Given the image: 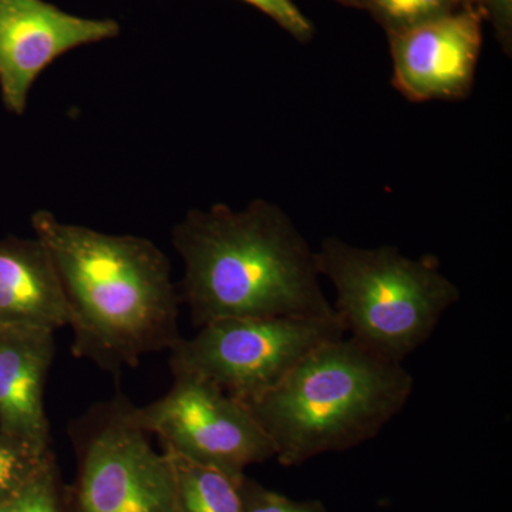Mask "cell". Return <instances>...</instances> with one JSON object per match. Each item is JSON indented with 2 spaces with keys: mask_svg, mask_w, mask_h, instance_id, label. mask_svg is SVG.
Segmentation results:
<instances>
[{
  "mask_svg": "<svg viewBox=\"0 0 512 512\" xmlns=\"http://www.w3.org/2000/svg\"><path fill=\"white\" fill-rule=\"evenodd\" d=\"M32 227L59 276L74 357L120 375L181 339L180 292L153 241L67 224L50 211L35 212Z\"/></svg>",
  "mask_w": 512,
  "mask_h": 512,
  "instance_id": "6da1fadb",
  "label": "cell"
},
{
  "mask_svg": "<svg viewBox=\"0 0 512 512\" xmlns=\"http://www.w3.org/2000/svg\"><path fill=\"white\" fill-rule=\"evenodd\" d=\"M171 242L184 265L180 298L198 329L222 319L338 318L315 251L272 202L188 211Z\"/></svg>",
  "mask_w": 512,
  "mask_h": 512,
  "instance_id": "7a4b0ae2",
  "label": "cell"
},
{
  "mask_svg": "<svg viewBox=\"0 0 512 512\" xmlns=\"http://www.w3.org/2000/svg\"><path fill=\"white\" fill-rule=\"evenodd\" d=\"M412 373L343 338L309 353L271 392L248 404L275 458L295 467L372 440L410 400Z\"/></svg>",
  "mask_w": 512,
  "mask_h": 512,
  "instance_id": "3957f363",
  "label": "cell"
},
{
  "mask_svg": "<svg viewBox=\"0 0 512 512\" xmlns=\"http://www.w3.org/2000/svg\"><path fill=\"white\" fill-rule=\"evenodd\" d=\"M315 254L348 338L392 362L423 346L461 298L434 256L410 258L389 245L355 247L335 237L323 239Z\"/></svg>",
  "mask_w": 512,
  "mask_h": 512,
  "instance_id": "277c9868",
  "label": "cell"
},
{
  "mask_svg": "<svg viewBox=\"0 0 512 512\" xmlns=\"http://www.w3.org/2000/svg\"><path fill=\"white\" fill-rule=\"evenodd\" d=\"M123 393L69 424L77 477L66 487V512H180L173 467L151 446Z\"/></svg>",
  "mask_w": 512,
  "mask_h": 512,
  "instance_id": "5b68a950",
  "label": "cell"
},
{
  "mask_svg": "<svg viewBox=\"0 0 512 512\" xmlns=\"http://www.w3.org/2000/svg\"><path fill=\"white\" fill-rule=\"evenodd\" d=\"M345 335L338 318L215 320L178 340L168 362L173 376L201 377L248 406L313 350Z\"/></svg>",
  "mask_w": 512,
  "mask_h": 512,
  "instance_id": "8992f818",
  "label": "cell"
},
{
  "mask_svg": "<svg viewBox=\"0 0 512 512\" xmlns=\"http://www.w3.org/2000/svg\"><path fill=\"white\" fill-rule=\"evenodd\" d=\"M134 413L164 450L234 478L245 476L252 464L275 458L271 440L247 404L201 377L175 375L163 397L136 406Z\"/></svg>",
  "mask_w": 512,
  "mask_h": 512,
  "instance_id": "52a82bcc",
  "label": "cell"
},
{
  "mask_svg": "<svg viewBox=\"0 0 512 512\" xmlns=\"http://www.w3.org/2000/svg\"><path fill=\"white\" fill-rule=\"evenodd\" d=\"M113 19L64 12L45 0H0V96L9 113L22 116L29 93L56 59L76 47L119 36Z\"/></svg>",
  "mask_w": 512,
  "mask_h": 512,
  "instance_id": "ba28073f",
  "label": "cell"
},
{
  "mask_svg": "<svg viewBox=\"0 0 512 512\" xmlns=\"http://www.w3.org/2000/svg\"><path fill=\"white\" fill-rule=\"evenodd\" d=\"M481 46V15L473 8L393 33V86L413 103L464 99L474 86Z\"/></svg>",
  "mask_w": 512,
  "mask_h": 512,
  "instance_id": "9c48e42d",
  "label": "cell"
},
{
  "mask_svg": "<svg viewBox=\"0 0 512 512\" xmlns=\"http://www.w3.org/2000/svg\"><path fill=\"white\" fill-rule=\"evenodd\" d=\"M55 332L0 328V434L50 450L45 387L55 359Z\"/></svg>",
  "mask_w": 512,
  "mask_h": 512,
  "instance_id": "30bf717a",
  "label": "cell"
},
{
  "mask_svg": "<svg viewBox=\"0 0 512 512\" xmlns=\"http://www.w3.org/2000/svg\"><path fill=\"white\" fill-rule=\"evenodd\" d=\"M67 326L59 276L39 238L0 239V328Z\"/></svg>",
  "mask_w": 512,
  "mask_h": 512,
  "instance_id": "8fae6325",
  "label": "cell"
},
{
  "mask_svg": "<svg viewBox=\"0 0 512 512\" xmlns=\"http://www.w3.org/2000/svg\"><path fill=\"white\" fill-rule=\"evenodd\" d=\"M173 467L180 512H242L239 481L215 468L164 450Z\"/></svg>",
  "mask_w": 512,
  "mask_h": 512,
  "instance_id": "7c38bea8",
  "label": "cell"
},
{
  "mask_svg": "<svg viewBox=\"0 0 512 512\" xmlns=\"http://www.w3.org/2000/svg\"><path fill=\"white\" fill-rule=\"evenodd\" d=\"M0 512H66V487L52 450L28 481L0 504Z\"/></svg>",
  "mask_w": 512,
  "mask_h": 512,
  "instance_id": "4fadbf2b",
  "label": "cell"
},
{
  "mask_svg": "<svg viewBox=\"0 0 512 512\" xmlns=\"http://www.w3.org/2000/svg\"><path fill=\"white\" fill-rule=\"evenodd\" d=\"M362 2L390 30V35L437 18L460 5L458 0H362Z\"/></svg>",
  "mask_w": 512,
  "mask_h": 512,
  "instance_id": "5bb4252c",
  "label": "cell"
},
{
  "mask_svg": "<svg viewBox=\"0 0 512 512\" xmlns=\"http://www.w3.org/2000/svg\"><path fill=\"white\" fill-rule=\"evenodd\" d=\"M50 450L42 451L0 434V504L28 481Z\"/></svg>",
  "mask_w": 512,
  "mask_h": 512,
  "instance_id": "9a60e30c",
  "label": "cell"
},
{
  "mask_svg": "<svg viewBox=\"0 0 512 512\" xmlns=\"http://www.w3.org/2000/svg\"><path fill=\"white\" fill-rule=\"evenodd\" d=\"M242 512H326L320 501H295L244 476L239 481Z\"/></svg>",
  "mask_w": 512,
  "mask_h": 512,
  "instance_id": "2e32d148",
  "label": "cell"
},
{
  "mask_svg": "<svg viewBox=\"0 0 512 512\" xmlns=\"http://www.w3.org/2000/svg\"><path fill=\"white\" fill-rule=\"evenodd\" d=\"M249 5L264 12L279 26L288 30L296 39L305 42L312 36V23L299 10L292 0H244Z\"/></svg>",
  "mask_w": 512,
  "mask_h": 512,
  "instance_id": "e0dca14e",
  "label": "cell"
},
{
  "mask_svg": "<svg viewBox=\"0 0 512 512\" xmlns=\"http://www.w3.org/2000/svg\"><path fill=\"white\" fill-rule=\"evenodd\" d=\"M485 2L488 3V8L493 13L498 32L507 43V37L511 35L512 0H485Z\"/></svg>",
  "mask_w": 512,
  "mask_h": 512,
  "instance_id": "ac0fdd59",
  "label": "cell"
}]
</instances>
